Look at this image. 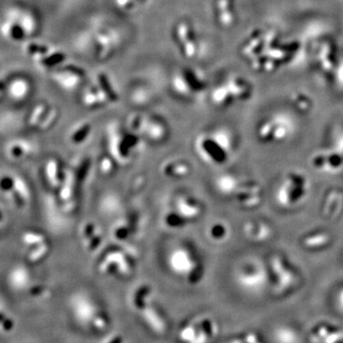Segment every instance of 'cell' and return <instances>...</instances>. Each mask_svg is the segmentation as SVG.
Here are the masks:
<instances>
[{
    "label": "cell",
    "mask_w": 343,
    "mask_h": 343,
    "mask_svg": "<svg viewBox=\"0 0 343 343\" xmlns=\"http://www.w3.org/2000/svg\"><path fill=\"white\" fill-rule=\"evenodd\" d=\"M297 131V120L289 111L278 110L262 117L255 127V137L263 145H280L289 141Z\"/></svg>",
    "instance_id": "obj_1"
},
{
    "label": "cell",
    "mask_w": 343,
    "mask_h": 343,
    "mask_svg": "<svg viewBox=\"0 0 343 343\" xmlns=\"http://www.w3.org/2000/svg\"><path fill=\"white\" fill-rule=\"evenodd\" d=\"M236 146L234 133L225 127L214 129L208 135L200 136L197 140L199 157L206 162L213 165H223L227 162Z\"/></svg>",
    "instance_id": "obj_2"
},
{
    "label": "cell",
    "mask_w": 343,
    "mask_h": 343,
    "mask_svg": "<svg viewBox=\"0 0 343 343\" xmlns=\"http://www.w3.org/2000/svg\"><path fill=\"white\" fill-rule=\"evenodd\" d=\"M310 191L311 181L307 174L300 170H291L281 177L274 198L279 207L293 209L307 199Z\"/></svg>",
    "instance_id": "obj_3"
},
{
    "label": "cell",
    "mask_w": 343,
    "mask_h": 343,
    "mask_svg": "<svg viewBox=\"0 0 343 343\" xmlns=\"http://www.w3.org/2000/svg\"><path fill=\"white\" fill-rule=\"evenodd\" d=\"M310 164L320 173L338 174L343 171V125L336 127L328 143L312 154Z\"/></svg>",
    "instance_id": "obj_4"
},
{
    "label": "cell",
    "mask_w": 343,
    "mask_h": 343,
    "mask_svg": "<svg viewBox=\"0 0 343 343\" xmlns=\"http://www.w3.org/2000/svg\"><path fill=\"white\" fill-rule=\"evenodd\" d=\"M188 247L179 246L174 249L167 258L169 268L178 275H186L189 283H198L203 273L199 259Z\"/></svg>",
    "instance_id": "obj_5"
},
{
    "label": "cell",
    "mask_w": 343,
    "mask_h": 343,
    "mask_svg": "<svg viewBox=\"0 0 343 343\" xmlns=\"http://www.w3.org/2000/svg\"><path fill=\"white\" fill-rule=\"evenodd\" d=\"M72 310L74 318L80 325L92 326L97 330L108 327V318L102 316V312L85 294L78 293L73 297Z\"/></svg>",
    "instance_id": "obj_6"
},
{
    "label": "cell",
    "mask_w": 343,
    "mask_h": 343,
    "mask_svg": "<svg viewBox=\"0 0 343 343\" xmlns=\"http://www.w3.org/2000/svg\"><path fill=\"white\" fill-rule=\"evenodd\" d=\"M226 197L233 198L243 208H254L262 202L263 191L256 181L240 180L234 176Z\"/></svg>",
    "instance_id": "obj_7"
},
{
    "label": "cell",
    "mask_w": 343,
    "mask_h": 343,
    "mask_svg": "<svg viewBox=\"0 0 343 343\" xmlns=\"http://www.w3.org/2000/svg\"><path fill=\"white\" fill-rule=\"evenodd\" d=\"M93 45L97 59L105 60L111 57L121 44V34L114 28L104 26L97 28L94 33L88 35Z\"/></svg>",
    "instance_id": "obj_8"
},
{
    "label": "cell",
    "mask_w": 343,
    "mask_h": 343,
    "mask_svg": "<svg viewBox=\"0 0 343 343\" xmlns=\"http://www.w3.org/2000/svg\"><path fill=\"white\" fill-rule=\"evenodd\" d=\"M173 36L181 54L187 59H194L199 54L198 36L194 25L189 20L179 21L174 28Z\"/></svg>",
    "instance_id": "obj_9"
},
{
    "label": "cell",
    "mask_w": 343,
    "mask_h": 343,
    "mask_svg": "<svg viewBox=\"0 0 343 343\" xmlns=\"http://www.w3.org/2000/svg\"><path fill=\"white\" fill-rule=\"evenodd\" d=\"M312 343H343V331L337 327L322 324L310 334Z\"/></svg>",
    "instance_id": "obj_10"
},
{
    "label": "cell",
    "mask_w": 343,
    "mask_h": 343,
    "mask_svg": "<svg viewBox=\"0 0 343 343\" xmlns=\"http://www.w3.org/2000/svg\"><path fill=\"white\" fill-rule=\"evenodd\" d=\"M176 212L185 219H195L202 213V206L198 199L190 196H181L176 201Z\"/></svg>",
    "instance_id": "obj_11"
},
{
    "label": "cell",
    "mask_w": 343,
    "mask_h": 343,
    "mask_svg": "<svg viewBox=\"0 0 343 343\" xmlns=\"http://www.w3.org/2000/svg\"><path fill=\"white\" fill-rule=\"evenodd\" d=\"M332 235L329 232L322 229L316 230L303 235L300 239L301 245L307 250H319L323 249L331 244Z\"/></svg>",
    "instance_id": "obj_12"
},
{
    "label": "cell",
    "mask_w": 343,
    "mask_h": 343,
    "mask_svg": "<svg viewBox=\"0 0 343 343\" xmlns=\"http://www.w3.org/2000/svg\"><path fill=\"white\" fill-rule=\"evenodd\" d=\"M228 90L230 91L234 101H243L250 97L252 93V87L245 79L234 76L229 78L225 82Z\"/></svg>",
    "instance_id": "obj_13"
},
{
    "label": "cell",
    "mask_w": 343,
    "mask_h": 343,
    "mask_svg": "<svg viewBox=\"0 0 343 343\" xmlns=\"http://www.w3.org/2000/svg\"><path fill=\"white\" fill-rule=\"evenodd\" d=\"M245 234L253 241L262 242L271 237L273 230L271 226L264 220H253L245 225Z\"/></svg>",
    "instance_id": "obj_14"
},
{
    "label": "cell",
    "mask_w": 343,
    "mask_h": 343,
    "mask_svg": "<svg viewBox=\"0 0 343 343\" xmlns=\"http://www.w3.org/2000/svg\"><path fill=\"white\" fill-rule=\"evenodd\" d=\"M145 135L153 142H161L168 135V130L165 122L157 117L146 119L144 128Z\"/></svg>",
    "instance_id": "obj_15"
},
{
    "label": "cell",
    "mask_w": 343,
    "mask_h": 343,
    "mask_svg": "<svg viewBox=\"0 0 343 343\" xmlns=\"http://www.w3.org/2000/svg\"><path fill=\"white\" fill-rule=\"evenodd\" d=\"M58 72L62 75V82L68 88L77 87L85 76V72L81 68L73 65H67L59 68Z\"/></svg>",
    "instance_id": "obj_16"
},
{
    "label": "cell",
    "mask_w": 343,
    "mask_h": 343,
    "mask_svg": "<svg viewBox=\"0 0 343 343\" xmlns=\"http://www.w3.org/2000/svg\"><path fill=\"white\" fill-rule=\"evenodd\" d=\"M82 102L86 107H100L108 102L103 91L98 85H91L86 88L82 93Z\"/></svg>",
    "instance_id": "obj_17"
},
{
    "label": "cell",
    "mask_w": 343,
    "mask_h": 343,
    "mask_svg": "<svg viewBox=\"0 0 343 343\" xmlns=\"http://www.w3.org/2000/svg\"><path fill=\"white\" fill-rule=\"evenodd\" d=\"M216 16L218 23L221 26L230 27L235 20L232 2L230 0H217Z\"/></svg>",
    "instance_id": "obj_18"
},
{
    "label": "cell",
    "mask_w": 343,
    "mask_h": 343,
    "mask_svg": "<svg viewBox=\"0 0 343 343\" xmlns=\"http://www.w3.org/2000/svg\"><path fill=\"white\" fill-rule=\"evenodd\" d=\"M189 165L184 161H168L162 167L163 174L171 178L184 177L189 173Z\"/></svg>",
    "instance_id": "obj_19"
},
{
    "label": "cell",
    "mask_w": 343,
    "mask_h": 343,
    "mask_svg": "<svg viewBox=\"0 0 343 343\" xmlns=\"http://www.w3.org/2000/svg\"><path fill=\"white\" fill-rule=\"evenodd\" d=\"M97 85L103 91L106 98L110 102H116L118 100V95L114 90L112 82L110 81L108 76L104 73H99L97 75Z\"/></svg>",
    "instance_id": "obj_20"
},
{
    "label": "cell",
    "mask_w": 343,
    "mask_h": 343,
    "mask_svg": "<svg viewBox=\"0 0 343 343\" xmlns=\"http://www.w3.org/2000/svg\"><path fill=\"white\" fill-rule=\"evenodd\" d=\"M181 72L185 77L192 92H197L199 91L204 89L205 82L203 78L199 75V72H195L193 70H189V69H184L181 71Z\"/></svg>",
    "instance_id": "obj_21"
},
{
    "label": "cell",
    "mask_w": 343,
    "mask_h": 343,
    "mask_svg": "<svg viewBox=\"0 0 343 343\" xmlns=\"http://www.w3.org/2000/svg\"><path fill=\"white\" fill-rule=\"evenodd\" d=\"M96 227L92 223L85 225L83 228V237H85V240L88 242L91 250L95 249L101 242V235L96 233Z\"/></svg>",
    "instance_id": "obj_22"
},
{
    "label": "cell",
    "mask_w": 343,
    "mask_h": 343,
    "mask_svg": "<svg viewBox=\"0 0 343 343\" xmlns=\"http://www.w3.org/2000/svg\"><path fill=\"white\" fill-rule=\"evenodd\" d=\"M172 86L173 89L175 90V92L179 93L180 95H182L184 97L189 96L192 94V91L190 89L185 77L183 76L182 72H178L174 75L173 81H172Z\"/></svg>",
    "instance_id": "obj_23"
},
{
    "label": "cell",
    "mask_w": 343,
    "mask_h": 343,
    "mask_svg": "<svg viewBox=\"0 0 343 343\" xmlns=\"http://www.w3.org/2000/svg\"><path fill=\"white\" fill-rule=\"evenodd\" d=\"M187 221H188L187 219L181 217V215L179 213H177L176 211L172 212V213H168L164 218V222L166 223V225L169 227H173V228L182 227L186 224Z\"/></svg>",
    "instance_id": "obj_24"
},
{
    "label": "cell",
    "mask_w": 343,
    "mask_h": 343,
    "mask_svg": "<svg viewBox=\"0 0 343 343\" xmlns=\"http://www.w3.org/2000/svg\"><path fill=\"white\" fill-rule=\"evenodd\" d=\"M90 125L89 124H82L80 126L77 127L74 132L72 133V142L78 144L83 141L88 137L90 134Z\"/></svg>",
    "instance_id": "obj_25"
},
{
    "label": "cell",
    "mask_w": 343,
    "mask_h": 343,
    "mask_svg": "<svg viewBox=\"0 0 343 343\" xmlns=\"http://www.w3.org/2000/svg\"><path fill=\"white\" fill-rule=\"evenodd\" d=\"M146 118L140 114H134L129 119V126L134 133H143L144 132Z\"/></svg>",
    "instance_id": "obj_26"
},
{
    "label": "cell",
    "mask_w": 343,
    "mask_h": 343,
    "mask_svg": "<svg viewBox=\"0 0 343 343\" xmlns=\"http://www.w3.org/2000/svg\"><path fill=\"white\" fill-rule=\"evenodd\" d=\"M209 234L215 240H222L223 238L226 237V235H228V229L224 224L217 223L211 227Z\"/></svg>",
    "instance_id": "obj_27"
},
{
    "label": "cell",
    "mask_w": 343,
    "mask_h": 343,
    "mask_svg": "<svg viewBox=\"0 0 343 343\" xmlns=\"http://www.w3.org/2000/svg\"><path fill=\"white\" fill-rule=\"evenodd\" d=\"M114 3L123 10L133 11L137 9L138 6L144 4L147 0H114Z\"/></svg>",
    "instance_id": "obj_28"
},
{
    "label": "cell",
    "mask_w": 343,
    "mask_h": 343,
    "mask_svg": "<svg viewBox=\"0 0 343 343\" xmlns=\"http://www.w3.org/2000/svg\"><path fill=\"white\" fill-rule=\"evenodd\" d=\"M65 59V54L62 53H55V54H51L49 56L43 57L41 59V62L43 65L47 66V67H53L57 64H60L61 62H63Z\"/></svg>",
    "instance_id": "obj_29"
},
{
    "label": "cell",
    "mask_w": 343,
    "mask_h": 343,
    "mask_svg": "<svg viewBox=\"0 0 343 343\" xmlns=\"http://www.w3.org/2000/svg\"><path fill=\"white\" fill-rule=\"evenodd\" d=\"M132 98L136 103L142 104V103H146L149 100V93L146 89L138 88L133 91Z\"/></svg>",
    "instance_id": "obj_30"
},
{
    "label": "cell",
    "mask_w": 343,
    "mask_h": 343,
    "mask_svg": "<svg viewBox=\"0 0 343 343\" xmlns=\"http://www.w3.org/2000/svg\"><path fill=\"white\" fill-rule=\"evenodd\" d=\"M28 51L30 54H48L49 52V49L48 47L44 46V45H39V44H36V43H32L28 46Z\"/></svg>",
    "instance_id": "obj_31"
},
{
    "label": "cell",
    "mask_w": 343,
    "mask_h": 343,
    "mask_svg": "<svg viewBox=\"0 0 343 343\" xmlns=\"http://www.w3.org/2000/svg\"><path fill=\"white\" fill-rule=\"evenodd\" d=\"M47 251H48V246L45 245V244H42V245L36 250V252H34V253L30 255V261L34 262V261H36V260L40 259L45 253H47Z\"/></svg>",
    "instance_id": "obj_32"
},
{
    "label": "cell",
    "mask_w": 343,
    "mask_h": 343,
    "mask_svg": "<svg viewBox=\"0 0 343 343\" xmlns=\"http://www.w3.org/2000/svg\"><path fill=\"white\" fill-rule=\"evenodd\" d=\"M11 36L16 40H22V39H24L25 33H24V30L22 29V27L20 25L16 24L11 29Z\"/></svg>",
    "instance_id": "obj_33"
},
{
    "label": "cell",
    "mask_w": 343,
    "mask_h": 343,
    "mask_svg": "<svg viewBox=\"0 0 343 343\" xmlns=\"http://www.w3.org/2000/svg\"><path fill=\"white\" fill-rule=\"evenodd\" d=\"M48 175H49L50 181L54 182V185H56L57 184L56 181L59 178L57 177V166L54 161L49 163L48 165Z\"/></svg>",
    "instance_id": "obj_34"
},
{
    "label": "cell",
    "mask_w": 343,
    "mask_h": 343,
    "mask_svg": "<svg viewBox=\"0 0 343 343\" xmlns=\"http://www.w3.org/2000/svg\"><path fill=\"white\" fill-rule=\"evenodd\" d=\"M55 118H56V111H55V110H53V111H51V113L48 114L47 118L44 120V122H43L42 125L40 126V129H41V130H45V129L52 126V124L54 123Z\"/></svg>",
    "instance_id": "obj_35"
},
{
    "label": "cell",
    "mask_w": 343,
    "mask_h": 343,
    "mask_svg": "<svg viewBox=\"0 0 343 343\" xmlns=\"http://www.w3.org/2000/svg\"><path fill=\"white\" fill-rule=\"evenodd\" d=\"M114 170L113 168V161L109 159H104L101 160V171L105 174H109Z\"/></svg>",
    "instance_id": "obj_36"
},
{
    "label": "cell",
    "mask_w": 343,
    "mask_h": 343,
    "mask_svg": "<svg viewBox=\"0 0 343 343\" xmlns=\"http://www.w3.org/2000/svg\"><path fill=\"white\" fill-rule=\"evenodd\" d=\"M44 110H45V107H44V106H39V107H37V108L36 109V111H35V113H34L32 118H31V122H30L32 125H35L36 123V121H38V119H39L41 114L44 112Z\"/></svg>",
    "instance_id": "obj_37"
},
{
    "label": "cell",
    "mask_w": 343,
    "mask_h": 343,
    "mask_svg": "<svg viewBox=\"0 0 343 343\" xmlns=\"http://www.w3.org/2000/svg\"><path fill=\"white\" fill-rule=\"evenodd\" d=\"M0 187L4 190H10L13 187V181L9 178H5L0 182Z\"/></svg>",
    "instance_id": "obj_38"
},
{
    "label": "cell",
    "mask_w": 343,
    "mask_h": 343,
    "mask_svg": "<svg viewBox=\"0 0 343 343\" xmlns=\"http://www.w3.org/2000/svg\"><path fill=\"white\" fill-rule=\"evenodd\" d=\"M26 241L31 242V243H33V242H41V241H43V237L40 236V235H26Z\"/></svg>",
    "instance_id": "obj_39"
},
{
    "label": "cell",
    "mask_w": 343,
    "mask_h": 343,
    "mask_svg": "<svg viewBox=\"0 0 343 343\" xmlns=\"http://www.w3.org/2000/svg\"><path fill=\"white\" fill-rule=\"evenodd\" d=\"M2 325L5 331H11L14 327V322L10 319H5V320L2 322Z\"/></svg>",
    "instance_id": "obj_40"
},
{
    "label": "cell",
    "mask_w": 343,
    "mask_h": 343,
    "mask_svg": "<svg viewBox=\"0 0 343 343\" xmlns=\"http://www.w3.org/2000/svg\"><path fill=\"white\" fill-rule=\"evenodd\" d=\"M43 292V288L42 287H35V288H32L30 290V294L33 295V296H37V295H40L41 293Z\"/></svg>",
    "instance_id": "obj_41"
},
{
    "label": "cell",
    "mask_w": 343,
    "mask_h": 343,
    "mask_svg": "<svg viewBox=\"0 0 343 343\" xmlns=\"http://www.w3.org/2000/svg\"><path fill=\"white\" fill-rule=\"evenodd\" d=\"M22 154H23V151H22V149H20L19 147H16V148L13 150V155H14L15 157H20Z\"/></svg>",
    "instance_id": "obj_42"
},
{
    "label": "cell",
    "mask_w": 343,
    "mask_h": 343,
    "mask_svg": "<svg viewBox=\"0 0 343 343\" xmlns=\"http://www.w3.org/2000/svg\"><path fill=\"white\" fill-rule=\"evenodd\" d=\"M5 319H6L5 315H4L3 313H1V312H0V323H2V322L5 320Z\"/></svg>",
    "instance_id": "obj_43"
},
{
    "label": "cell",
    "mask_w": 343,
    "mask_h": 343,
    "mask_svg": "<svg viewBox=\"0 0 343 343\" xmlns=\"http://www.w3.org/2000/svg\"><path fill=\"white\" fill-rule=\"evenodd\" d=\"M110 343H121V339L120 338H115L113 340V342H111Z\"/></svg>",
    "instance_id": "obj_44"
},
{
    "label": "cell",
    "mask_w": 343,
    "mask_h": 343,
    "mask_svg": "<svg viewBox=\"0 0 343 343\" xmlns=\"http://www.w3.org/2000/svg\"><path fill=\"white\" fill-rule=\"evenodd\" d=\"M5 84L3 82H0V90H4L5 89Z\"/></svg>",
    "instance_id": "obj_45"
},
{
    "label": "cell",
    "mask_w": 343,
    "mask_h": 343,
    "mask_svg": "<svg viewBox=\"0 0 343 343\" xmlns=\"http://www.w3.org/2000/svg\"><path fill=\"white\" fill-rule=\"evenodd\" d=\"M0 218H1V215H0Z\"/></svg>",
    "instance_id": "obj_46"
}]
</instances>
